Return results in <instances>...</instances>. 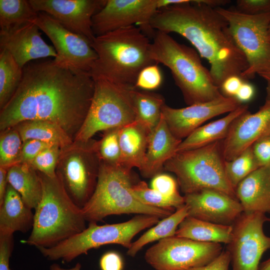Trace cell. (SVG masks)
<instances>
[{"label": "cell", "mask_w": 270, "mask_h": 270, "mask_svg": "<svg viewBox=\"0 0 270 270\" xmlns=\"http://www.w3.org/2000/svg\"><path fill=\"white\" fill-rule=\"evenodd\" d=\"M95 82L90 74L60 66L53 60L31 62L21 82L0 110V132L26 120L59 125L74 140L88 114Z\"/></svg>", "instance_id": "6da1fadb"}, {"label": "cell", "mask_w": 270, "mask_h": 270, "mask_svg": "<svg viewBox=\"0 0 270 270\" xmlns=\"http://www.w3.org/2000/svg\"><path fill=\"white\" fill-rule=\"evenodd\" d=\"M230 2L188 0L159 9L150 22L154 30L176 33L188 40L210 64L211 75L220 88L226 78H242L248 68L246 57L234 40L228 22L216 10Z\"/></svg>", "instance_id": "7a4b0ae2"}, {"label": "cell", "mask_w": 270, "mask_h": 270, "mask_svg": "<svg viewBox=\"0 0 270 270\" xmlns=\"http://www.w3.org/2000/svg\"><path fill=\"white\" fill-rule=\"evenodd\" d=\"M149 37L138 26L122 28L96 36L92 46L97 59L90 74L94 80L136 88L138 76L146 66L156 64L150 56Z\"/></svg>", "instance_id": "3957f363"}, {"label": "cell", "mask_w": 270, "mask_h": 270, "mask_svg": "<svg viewBox=\"0 0 270 270\" xmlns=\"http://www.w3.org/2000/svg\"><path fill=\"white\" fill-rule=\"evenodd\" d=\"M42 186L40 202L35 209L32 232L24 243L36 248H50L86 228L82 208L69 196L56 176L38 171Z\"/></svg>", "instance_id": "277c9868"}, {"label": "cell", "mask_w": 270, "mask_h": 270, "mask_svg": "<svg viewBox=\"0 0 270 270\" xmlns=\"http://www.w3.org/2000/svg\"><path fill=\"white\" fill-rule=\"evenodd\" d=\"M150 52L156 64L170 69L188 106L224 96L214 84L210 70L202 64L196 50L179 43L169 34L155 30Z\"/></svg>", "instance_id": "5b68a950"}, {"label": "cell", "mask_w": 270, "mask_h": 270, "mask_svg": "<svg viewBox=\"0 0 270 270\" xmlns=\"http://www.w3.org/2000/svg\"><path fill=\"white\" fill-rule=\"evenodd\" d=\"M131 169L120 164L101 160L97 184L92 196L82 208L88 222L102 221L108 216L136 214L164 218L174 210L146 205L133 195Z\"/></svg>", "instance_id": "8992f818"}, {"label": "cell", "mask_w": 270, "mask_h": 270, "mask_svg": "<svg viewBox=\"0 0 270 270\" xmlns=\"http://www.w3.org/2000/svg\"><path fill=\"white\" fill-rule=\"evenodd\" d=\"M222 140L177 152L165 163L164 169L176 174L177 182L184 194L211 188L237 199L235 190L225 172Z\"/></svg>", "instance_id": "52a82bcc"}, {"label": "cell", "mask_w": 270, "mask_h": 270, "mask_svg": "<svg viewBox=\"0 0 270 270\" xmlns=\"http://www.w3.org/2000/svg\"><path fill=\"white\" fill-rule=\"evenodd\" d=\"M160 218L148 214H138L123 222L98 225L89 222L82 232L50 248H37L50 260H62L70 262L91 249L108 244H118L128 249L132 240L140 231L157 224Z\"/></svg>", "instance_id": "ba28073f"}, {"label": "cell", "mask_w": 270, "mask_h": 270, "mask_svg": "<svg viewBox=\"0 0 270 270\" xmlns=\"http://www.w3.org/2000/svg\"><path fill=\"white\" fill-rule=\"evenodd\" d=\"M94 92L86 117L74 140L88 141L96 133L121 128L136 120L134 88L102 79L95 80Z\"/></svg>", "instance_id": "9c48e42d"}, {"label": "cell", "mask_w": 270, "mask_h": 270, "mask_svg": "<svg viewBox=\"0 0 270 270\" xmlns=\"http://www.w3.org/2000/svg\"><path fill=\"white\" fill-rule=\"evenodd\" d=\"M101 160L98 140H74L60 148L56 176L72 200L79 208L88 202L95 190Z\"/></svg>", "instance_id": "30bf717a"}, {"label": "cell", "mask_w": 270, "mask_h": 270, "mask_svg": "<svg viewBox=\"0 0 270 270\" xmlns=\"http://www.w3.org/2000/svg\"><path fill=\"white\" fill-rule=\"evenodd\" d=\"M216 10L228 22L234 40L246 57L248 68L242 78L246 81L267 72L270 69V12L250 15L235 8Z\"/></svg>", "instance_id": "8fae6325"}, {"label": "cell", "mask_w": 270, "mask_h": 270, "mask_svg": "<svg viewBox=\"0 0 270 270\" xmlns=\"http://www.w3.org/2000/svg\"><path fill=\"white\" fill-rule=\"evenodd\" d=\"M222 251L221 244L176 236L163 238L146 251V262L156 270H189L211 262Z\"/></svg>", "instance_id": "7c38bea8"}, {"label": "cell", "mask_w": 270, "mask_h": 270, "mask_svg": "<svg viewBox=\"0 0 270 270\" xmlns=\"http://www.w3.org/2000/svg\"><path fill=\"white\" fill-rule=\"evenodd\" d=\"M270 221L266 214L243 212L232 224V236L226 250L232 270H258L260 260L270 248V236L264 232V224Z\"/></svg>", "instance_id": "4fadbf2b"}, {"label": "cell", "mask_w": 270, "mask_h": 270, "mask_svg": "<svg viewBox=\"0 0 270 270\" xmlns=\"http://www.w3.org/2000/svg\"><path fill=\"white\" fill-rule=\"evenodd\" d=\"M34 22L52 43L56 53L53 60L56 64L90 74L98 56L88 39L69 30L43 12H38Z\"/></svg>", "instance_id": "5bb4252c"}, {"label": "cell", "mask_w": 270, "mask_h": 270, "mask_svg": "<svg viewBox=\"0 0 270 270\" xmlns=\"http://www.w3.org/2000/svg\"><path fill=\"white\" fill-rule=\"evenodd\" d=\"M163 7L162 0H106L104 7L92 19V29L95 36L118 29L138 25L152 38L155 30L150 22L157 11Z\"/></svg>", "instance_id": "9a60e30c"}, {"label": "cell", "mask_w": 270, "mask_h": 270, "mask_svg": "<svg viewBox=\"0 0 270 270\" xmlns=\"http://www.w3.org/2000/svg\"><path fill=\"white\" fill-rule=\"evenodd\" d=\"M38 12H44L69 30L88 39L92 44L95 36L92 19L106 0H28Z\"/></svg>", "instance_id": "2e32d148"}, {"label": "cell", "mask_w": 270, "mask_h": 270, "mask_svg": "<svg viewBox=\"0 0 270 270\" xmlns=\"http://www.w3.org/2000/svg\"><path fill=\"white\" fill-rule=\"evenodd\" d=\"M242 104L235 98L223 96L210 102L183 108H172L164 104L162 108V116L172 134L182 140L206 121L229 113Z\"/></svg>", "instance_id": "e0dca14e"}, {"label": "cell", "mask_w": 270, "mask_h": 270, "mask_svg": "<svg viewBox=\"0 0 270 270\" xmlns=\"http://www.w3.org/2000/svg\"><path fill=\"white\" fill-rule=\"evenodd\" d=\"M184 196L188 216L202 220L232 225L244 212L238 199L218 190L204 188Z\"/></svg>", "instance_id": "ac0fdd59"}, {"label": "cell", "mask_w": 270, "mask_h": 270, "mask_svg": "<svg viewBox=\"0 0 270 270\" xmlns=\"http://www.w3.org/2000/svg\"><path fill=\"white\" fill-rule=\"evenodd\" d=\"M269 132L270 101H265L256 112L248 110L233 122L222 142L225 161L234 159Z\"/></svg>", "instance_id": "d6986e66"}, {"label": "cell", "mask_w": 270, "mask_h": 270, "mask_svg": "<svg viewBox=\"0 0 270 270\" xmlns=\"http://www.w3.org/2000/svg\"><path fill=\"white\" fill-rule=\"evenodd\" d=\"M34 22L8 30H0V50L8 51L22 68L28 63L56 56L54 48L41 36Z\"/></svg>", "instance_id": "ffe728a7"}, {"label": "cell", "mask_w": 270, "mask_h": 270, "mask_svg": "<svg viewBox=\"0 0 270 270\" xmlns=\"http://www.w3.org/2000/svg\"><path fill=\"white\" fill-rule=\"evenodd\" d=\"M182 141L170 132L162 114L158 124L149 134L144 162L140 170L142 176L152 178L162 173L165 163L176 154Z\"/></svg>", "instance_id": "44dd1931"}, {"label": "cell", "mask_w": 270, "mask_h": 270, "mask_svg": "<svg viewBox=\"0 0 270 270\" xmlns=\"http://www.w3.org/2000/svg\"><path fill=\"white\" fill-rule=\"evenodd\" d=\"M235 192L244 212L270 213V166H260L248 176Z\"/></svg>", "instance_id": "7402d4cb"}, {"label": "cell", "mask_w": 270, "mask_h": 270, "mask_svg": "<svg viewBox=\"0 0 270 270\" xmlns=\"http://www.w3.org/2000/svg\"><path fill=\"white\" fill-rule=\"evenodd\" d=\"M32 210L8 184L3 202L0 205V232H28L34 224V214Z\"/></svg>", "instance_id": "603a6c76"}, {"label": "cell", "mask_w": 270, "mask_h": 270, "mask_svg": "<svg viewBox=\"0 0 270 270\" xmlns=\"http://www.w3.org/2000/svg\"><path fill=\"white\" fill-rule=\"evenodd\" d=\"M150 132L134 121L120 128V164L130 168H142L147 150Z\"/></svg>", "instance_id": "cb8c5ba5"}, {"label": "cell", "mask_w": 270, "mask_h": 270, "mask_svg": "<svg viewBox=\"0 0 270 270\" xmlns=\"http://www.w3.org/2000/svg\"><path fill=\"white\" fill-rule=\"evenodd\" d=\"M248 110V106L242 104L224 117L200 126L182 140L177 152L200 148L224 140L233 122Z\"/></svg>", "instance_id": "d4e9b609"}, {"label": "cell", "mask_w": 270, "mask_h": 270, "mask_svg": "<svg viewBox=\"0 0 270 270\" xmlns=\"http://www.w3.org/2000/svg\"><path fill=\"white\" fill-rule=\"evenodd\" d=\"M8 180L31 209H36L40 201L42 186L38 171L28 163L18 162L9 168Z\"/></svg>", "instance_id": "484cf974"}, {"label": "cell", "mask_w": 270, "mask_h": 270, "mask_svg": "<svg viewBox=\"0 0 270 270\" xmlns=\"http://www.w3.org/2000/svg\"><path fill=\"white\" fill-rule=\"evenodd\" d=\"M232 225L214 224L187 216L180 224L175 236L204 242L228 244Z\"/></svg>", "instance_id": "4316f807"}, {"label": "cell", "mask_w": 270, "mask_h": 270, "mask_svg": "<svg viewBox=\"0 0 270 270\" xmlns=\"http://www.w3.org/2000/svg\"><path fill=\"white\" fill-rule=\"evenodd\" d=\"M14 128L19 132L23 142L36 140L56 145L61 148L74 142L59 125L49 121L26 120L18 124Z\"/></svg>", "instance_id": "83f0119b"}, {"label": "cell", "mask_w": 270, "mask_h": 270, "mask_svg": "<svg viewBox=\"0 0 270 270\" xmlns=\"http://www.w3.org/2000/svg\"><path fill=\"white\" fill-rule=\"evenodd\" d=\"M136 113V121L145 126L150 132L158 124L162 108L165 104L162 96L148 91L134 88L132 92Z\"/></svg>", "instance_id": "f1b7e54d"}, {"label": "cell", "mask_w": 270, "mask_h": 270, "mask_svg": "<svg viewBox=\"0 0 270 270\" xmlns=\"http://www.w3.org/2000/svg\"><path fill=\"white\" fill-rule=\"evenodd\" d=\"M188 216V210L184 204L176 210L171 215L163 218L156 225L132 242L128 249L127 254L134 257L146 244L156 240L175 236L176 230L182 222Z\"/></svg>", "instance_id": "f546056e"}, {"label": "cell", "mask_w": 270, "mask_h": 270, "mask_svg": "<svg viewBox=\"0 0 270 270\" xmlns=\"http://www.w3.org/2000/svg\"><path fill=\"white\" fill-rule=\"evenodd\" d=\"M38 15L29 0H0V30H8L34 22Z\"/></svg>", "instance_id": "4dcf8cb0"}, {"label": "cell", "mask_w": 270, "mask_h": 270, "mask_svg": "<svg viewBox=\"0 0 270 270\" xmlns=\"http://www.w3.org/2000/svg\"><path fill=\"white\" fill-rule=\"evenodd\" d=\"M23 68L12 55L0 50V110L14 94L22 78Z\"/></svg>", "instance_id": "1f68e13d"}, {"label": "cell", "mask_w": 270, "mask_h": 270, "mask_svg": "<svg viewBox=\"0 0 270 270\" xmlns=\"http://www.w3.org/2000/svg\"><path fill=\"white\" fill-rule=\"evenodd\" d=\"M133 195L141 202L152 206L174 210L184 205V196L173 198L165 196L148 187L144 181L133 184L130 188Z\"/></svg>", "instance_id": "d6a6232c"}, {"label": "cell", "mask_w": 270, "mask_h": 270, "mask_svg": "<svg viewBox=\"0 0 270 270\" xmlns=\"http://www.w3.org/2000/svg\"><path fill=\"white\" fill-rule=\"evenodd\" d=\"M260 167L252 146L234 159L225 161L224 164L226 176L234 190L242 180Z\"/></svg>", "instance_id": "836d02e7"}, {"label": "cell", "mask_w": 270, "mask_h": 270, "mask_svg": "<svg viewBox=\"0 0 270 270\" xmlns=\"http://www.w3.org/2000/svg\"><path fill=\"white\" fill-rule=\"evenodd\" d=\"M0 132V166L9 168L18 163L23 142L14 127Z\"/></svg>", "instance_id": "e575fe53"}, {"label": "cell", "mask_w": 270, "mask_h": 270, "mask_svg": "<svg viewBox=\"0 0 270 270\" xmlns=\"http://www.w3.org/2000/svg\"><path fill=\"white\" fill-rule=\"evenodd\" d=\"M120 128L104 131L102 139L98 140V150L101 160L111 164H120Z\"/></svg>", "instance_id": "d590c367"}, {"label": "cell", "mask_w": 270, "mask_h": 270, "mask_svg": "<svg viewBox=\"0 0 270 270\" xmlns=\"http://www.w3.org/2000/svg\"><path fill=\"white\" fill-rule=\"evenodd\" d=\"M60 152L58 146H51L40 152L30 164L37 171L50 177H54Z\"/></svg>", "instance_id": "8d00e7d4"}, {"label": "cell", "mask_w": 270, "mask_h": 270, "mask_svg": "<svg viewBox=\"0 0 270 270\" xmlns=\"http://www.w3.org/2000/svg\"><path fill=\"white\" fill-rule=\"evenodd\" d=\"M162 75L158 64L146 66L140 72L135 88L144 90H152L158 88L162 82Z\"/></svg>", "instance_id": "74e56055"}, {"label": "cell", "mask_w": 270, "mask_h": 270, "mask_svg": "<svg viewBox=\"0 0 270 270\" xmlns=\"http://www.w3.org/2000/svg\"><path fill=\"white\" fill-rule=\"evenodd\" d=\"M151 188L166 196L176 198L181 196L178 190L176 180L167 174L160 173L153 177Z\"/></svg>", "instance_id": "f35d334b"}, {"label": "cell", "mask_w": 270, "mask_h": 270, "mask_svg": "<svg viewBox=\"0 0 270 270\" xmlns=\"http://www.w3.org/2000/svg\"><path fill=\"white\" fill-rule=\"evenodd\" d=\"M234 8L242 13L250 15L270 12V0H238Z\"/></svg>", "instance_id": "ab89813d"}, {"label": "cell", "mask_w": 270, "mask_h": 270, "mask_svg": "<svg viewBox=\"0 0 270 270\" xmlns=\"http://www.w3.org/2000/svg\"><path fill=\"white\" fill-rule=\"evenodd\" d=\"M252 148L260 166H270V132L256 140Z\"/></svg>", "instance_id": "60d3db41"}, {"label": "cell", "mask_w": 270, "mask_h": 270, "mask_svg": "<svg viewBox=\"0 0 270 270\" xmlns=\"http://www.w3.org/2000/svg\"><path fill=\"white\" fill-rule=\"evenodd\" d=\"M52 145L54 144L36 140H30L24 142L18 162L30 164L40 152Z\"/></svg>", "instance_id": "b9f144b4"}, {"label": "cell", "mask_w": 270, "mask_h": 270, "mask_svg": "<svg viewBox=\"0 0 270 270\" xmlns=\"http://www.w3.org/2000/svg\"><path fill=\"white\" fill-rule=\"evenodd\" d=\"M14 246L13 234L0 232V270H11L10 261Z\"/></svg>", "instance_id": "7bdbcfd3"}, {"label": "cell", "mask_w": 270, "mask_h": 270, "mask_svg": "<svg viewBox=\"0 0 270 270\" xmlns=\"http://www.w3.org/2000/svg\"><path fill=\"white\" fill-rule=\"evenodd\" d=\"M99 266L101 270H123L124 263L122 256L118 252L109 251L102 255Z\"/></svg>", "instance_id": "ee69618b"}, {"label": "cell", "mask_w": 270, "mask_h": 270, "mask_svg": "<svg viewBox=\"0 0 270 270\" xmlns=\"http://www.w3.org/2000/svg\"><path fill=\"white\" fill-rule=\"evenodd\" d=\"M230 263V252L227 250H222L216 258L207 264L189 270H228Z\"/></svg>", "instance_id": "f6af8a7d"}, {"label": "cell", "mask_w": 270, "mask_h": 270, "mask_svg": "<svg viewBox=\"0 0 270 270\" xmlns=\"http://www.w3.org/2000/svg\"><path fill=\"white\" fill-rule=\"evenodd\" d=\"M244 81L239 76H230L223 82L220 90L222 92L224 96L234 98Z\"/></svg>", "instance_id": "bcb514c9"}, {"label": "cell", "mask_w": 270, "mask_h": 270, "mask_svg": "<svg viewBox=\"0 0 270 270\" xmlns=\"http://www.w3.org/2000/svg\"><path fill=\"white\" fill-rule=\"evenodd\" d=\"M254 86L249 82L244 81L234 98L242 104L250 100L254 97Z\"/></svg>", "instance_id": "7dc6e473"}, {"label": "cell", "mask_w": 270, "mask_h": 270, "mask_svg": "<svg viewBox=\"0 0 270 270\" xmlns=\"http://www.w3.org/2000/svg\"><path fill=\"white\" fill-rule=\"evenodd\" d=\"M8 168L0 166V205L3 202L8 185Z\"/></svg>", "instance_id": "c3c4849f"}, {"label": "cell", "mask_w": 270, "mask_h": 270, "mask_svg": "<svg viewBox=\"0 0 270 270\" xmlns=\"http://www.w3.org/2000/svg\"><path fill=\"white\" fill-rule=\"evenodd\" d=\"M264 78L266 83V98L265 101H270V69L266 72L260 76Z\"/></svg>", "instance_id": "681fc988"}, {"label": "cell", "mask_w": 270, "mask_h": 270, "mask_svg": "<svg viewBox=\"0 0 270 270\" xmlns=\"http://www.w3.org/2000/svg\"><path fill=\"white\" fill-rule=\"evenodd\" d=\"M82 265L80 262H77L76 265L70 268H62L58 264L54 263L50 266V270H80Z\"/></svg>", "instance_id": "f907efd6"}, {"label": "cell", "mask_w": 270, "mask_h": 270, "mask_svg": "<svg viewBox=\"0 0 270 270\" xmlns=\"http://www.w3.org/2000/svg\"><path fill=\"white\" fill-rule=\"evenodd\" d=\"M258 270H270V258L260 264Z\"/></svg>", "instance_id": "816d5d0a"}, {"label": "cell", "mask_w": 270, "mask_h": 270, "mask_svg": "<svg viewBox=\"0 0 270 270\" xmlns=\"http://www.w3.org/2000/svg\"><path fill=\"white\" fill-rule=\"evenodd\" d=\"M268 35L269 40L270 42V24L268 30Z\"/></svg>", "instance_id": "f5cc1de1"}]
</instances>
